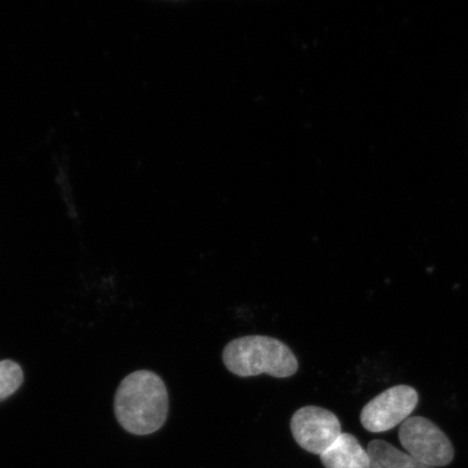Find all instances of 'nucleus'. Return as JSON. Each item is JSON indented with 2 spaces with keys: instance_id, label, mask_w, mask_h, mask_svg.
<instances>
[{
  "instance_id": "obj_1",
  "label": "nucleus",
  "mask_w": 468,
  "mask_h": 468,
  "mask_svg": "<svg viewBox=\"0 0 468 468\" xmlns=\"http://www.w3.org/2000/svg\"><path fill=\"white\" fill-rule=\"evenodd\" d=\"M168 408L166 386L154 372H133L117 388L116 419L133 435H150L159 431L166 422Z\"/></svg>"
},
{
  "instance_id": "obj_2",
  "label": "nucleus",
  "mask_w": 468,
  "mask_h": 468,
  "mask_svg": "<svg viewBox=\"0 0 468 468\" xmlns=\"http://www.w3.org/2000/svg\"><path fill=\"white\" fill-rule=\"evenodd\" d=\"M222 359L228 370L238 377L268 376L286 378L298 371L292 349L277 338L250 335L233 339L224 349Z\"/></svg>"
},
{
  "instance_id": "obj_3",
  "label": "nucleus",
  "mask_w": 468,
  "mask_h": 468,
  "mask_svg": "<svg viewBox=\"0 0 468 468\" xmlns=\"http://www.w3.org/2000/svg\"><path fill=\"white\" fill-rule=\"evenodd\" d=\"M399 439L408 454L425 465L434 468L447 466L454 459L452 441L429 419H407L400 426Z\"/></svg>"
},
{
  "instance_id": "obj_4",
  "label": "nucleus",
  "mask_w": 468,
  "mask_h": 468,
  "mask_svg": "<svg viewBox=\"0 0 468 468\" xmlns=\"http://www.w3.org/2000/svg\"><path fill=\"white\" fill-rule=\"evenodd\" d=\"M418 402V391L413 388L395 386L383 391L362 409L361 424L371 432L393 430L409 419Z\"/></svg>"
},
{
  "instance_id": "obj_5",
  "label": "nucleus",
  "mask_w": 468,
  "mask_h": 468,
  "mask_svg": "<svg viewBox=\"0 0 468 468\" xmlns=\"http://www.w3.org/2000/svg\"><path fill=\"white\" fill-rule=\"evenodd\" d=\"M291 431L303 450L321 455L341 436L342 426L336 415L329 410L307 406L292 415Z\"/></svg>"
},
{
  "instance_id": "obj_6",
  "label": "nucleus",
  "mask_w": 468,
  "mask_h": 468,
  "mask_svg": "<svg viewBox=\"0 0 468 468\" xmlns=\"http://www.w3.org/2000/svg\"><path fill=\"white\" fill-rule=\"evenodd\" d=\"M320 458L325 468H368L367 450L348 432H342Z\"/></svg>"
},
{
  "instance_id": "obj_7",
  "label": "nucleus",
  "mask_w": 468,
  "mask_h": 468,
  "mask_svg": "<svg viewBox=\"0 0 468 468\" xmlns=\"http://www.w3.org/2000/svg\"><path fill=\"white\" fill-rule=\"evenodd\" d=\"M367 452L368 468H434L423 464L413 456L383 441H373L368 443Z\"/></svg>"
},
{
  "instance_id": "obj_8",
  "label": "nucleus",
  "mask_w": 468,
  "mask_h": 468,
  "mask_svg": "<svg viewBox=\"0 0 468 468\" xmlns=\"http://www.w3.org/2000/svg\"><path fill=\"white\" fill-rule=\"evenodd\" d=\"M23 382V371L15 361L0 362V401L16 393Z\"/></svg>"
}]
</instances>
